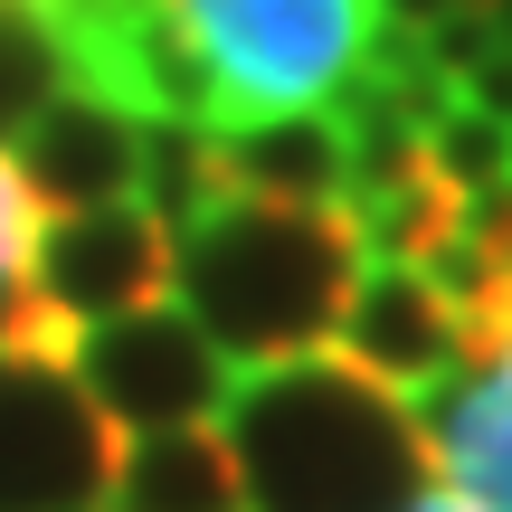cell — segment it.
Segmentation results:
<instances>
[{"label":"cell","instance_id":"1","mask_svg":"<svg viewBox=\"0 0 512 512\" xmlns=\"http://www.w3.org/2000/svg\"><path fill=\"white\" fill-rule=\"evenodd\" d=\"M219 427L247 512H418L446 484L427 418L399 389L361 380L342 351L238 370Z\"/></svg>","mask_w":512,"mask_h":512},{"label":"cell","instance_id":"2","mask_svg":"<svg viewBox=\"0 0 512 512\" xmlns=\"http://www.w3.org/2000/svg\"><path fill=\"white\" fill-rule=\"evenodd\" d=\"M370 275L361 219L304 200H247L228 190L219 209L181 228V313L228 351V370L304 361L342 332L351 285Z\"/></svg>","mask_w":512,"mask_h":512},{"label":"cell","instance_id":"3","mask_svg":"<svg viewBox=\"0 0 512 512\" xmlns=\"http://www.w3.org/2000/svg\"><path fill=\"white\" fill-rule=\"evenodd\" d=\"M171 10L200 38L228 124L285 114V105H323L370 57V29H380V0H171Z\"/></svg>","mask_w":512,"mask_h":512},{"label":"cell","instance_id":"4","mask_svg":"<svg viewBox=\"0 0 512 512\" xmlns=\"http://www.w3.org/2000/svg\"><path fill=\"white\" fill-rule=\"evenodd\" d=\"M124 427L86 399L67 361L0 351V512H86L114 503Z\"/></svg>","mask_w":512,"mask_h":512},{"label":"cell","instance_id":"5","mask_svg":"<svg viewBox=\"0 0 512 512\" xmlns=\"http://www.w3.org/2000/svg\"><path fill=\"white\" fill-rule=\"evenodd\" d=\"M76 380L86 399L105 408L124 437H152V427H209L238 389L228 351L190 323L181 304H143V313H114V323L76 332Z\"/></svg>","mask_w":512,"mask_h":512},{"label":"cell","instance_id":"6","mask_svg":"<svg viewBox=\"0 0 512 512\" xmlns=\"http://www.w3.org/2000/svg\"><path fill=\"white\" fill-rule=\"evenodd\" d=\"M38 294L67 313L76 332L86 323H114V313H143V304H171V275H181V238L152 219L143 200H114V209H76V219H48L38 228V256H29Z\"/></svg>","mask_w":512,"mask_h":512},{"label":"cell","instance_id":"7","mask_svg":"<svg viewBox=\"0 0 512 512\" xmlns=\"http://www.w3.org/2000/svg\"><path fill=\"white\" fill-rule=\"evenodd\" d=\"M0 162L19 171V190H29L48 219L114 209V200H133V190H143V114H124L114 95L67 86L10 152H0Z\"/></svg>","mask_w":512,"mask_h":512},{"label":"cell","instance_id":"8","mask_svg":"<svg viewBox=\"0 0 512 512\" xmlns=\"http://www.w3.org/2000/svg\"><path fill=\"white\" fill-rule=\"evenodd\" d=\"M332 351H342L361 380L399 389L408 408L465 370V332H456L446 294L427 285L418 266H370L361 285H351V304H342V332H332Z\"/></svg>","mask_w":512,"mask_h":512},{"label":"cell","instance_id":"9","mask_svg":"<svg viewBox=\"0 0 512 512\" xmlns=\"http://www.w3.org/2000/svg\"><path fill=\"white\" fill-rule=\"evenodd\" d=\"M219 181L247 200H304V209H342L351 200V133L323 105H285V114H247V124L209 133Z\"/></svg>","mask_w":512,"mask_h":512},{"label":"cell","instance_id":"10","mask_svg":"<svg viewBox=\"0 0 512 512\" xmlns=\"http://www.w3.org/2000/svg\"><path fill=\"white\" fill-rule=\"evenodd\" d=\"M427 437H437V465L475 512H512V361L494 370H456L446 389L418 399Z\"/></svg>","mask_w":512,"mask_h":512},{"label":"cell","instance_id":"11","mask_svg":"<svg viewBox=\"0 0 512 512\" xmlns=\"http://www.w3.org/2000/svg\"><path fill=\"white\" fill-rule=\"evenodd\" d=\"M114 512H247V484H238L228 437H209V427H152V437H124Z\"/></svg>","mask_w":512,"mask_h":512},{"label":"cell","instance_id":"12","mask_svg":"<svg viewBox=\"0 0 512 512\" xmlns=\"http://www.w3.org/2000/svg\"><path fill=\"white\" fill-rule=\"evenodd\" d=\"M76 86L67 67V38H57L48 0H0V152Z\"/></svg>","mask_w":512,"mask_h":512},{"label":"cell","instance_id":"13","mask_svg":"<svg viewBox=\"0 0 512 512\" xmlns=\"http://www.w3.org/2000/svg\"><path fill=\"white\" fill-rule=\"evenodd\" d=\"M133 200L152 209V219L181 238L200 209H219L228 200V181H219V152H209V133L200 124H143V190Z\"/></svg>","mask_w":512,"mask_h":512},{"label":"cell","instance_id":"14","mask_svg":"<svg viewBox=\"0 0 512 512\" xmlns=\"http://www.w3.org/2000/svg\"><path fill=\"white\" fill-rule=\"evenodd\" d=\"M427 162H437L465 200H475V190H503V181H512V114L456 95V105L437 114V133H427Z\"/></svg>","mask_w":512,"mask_h":512},{"label":"cell","instance_id":"15","mask_svg":"<svg viewBox=\"0 0 512 512\" xmlns=\"http://www.w3.org/2000/svg\"><path fill=\"white\" fill-rule=\"evenodd\" d=\"M38 228H48V209L19 190V171L0 162V266H29L38 256Z\"/></svg>","mask_w":512,"mask_h":512},{"label":"cell","instance_id":"16","mask_svg":"<svg viewBox=\"0 0 512 512\" xmlns=\"http://www.w3.org/2000/svg\"><path fill=\"white\" fill-rule=\"evenodd\" d=\"M86 512H114V503H86Z\"/></svg>","mask_w":512,"mask_h":512}]
</instances>
